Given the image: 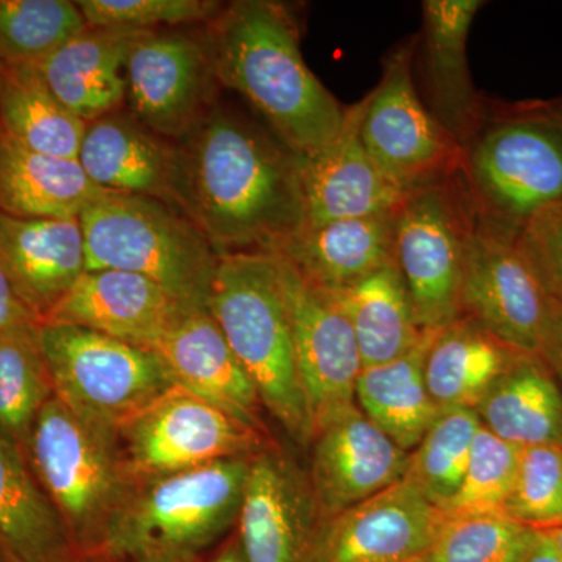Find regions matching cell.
I'll use <instances>...</instances> for the list:
<instances>
[{"instance_id": "cell-23", "label": "cell", "mask_w": 562, "mask_h": 562, "mask_svg": "<svg viewBox=\"0 0 562 562\" xmlns=\"http://www.w3.org/2000/svg\"><path fill=\"white\" fill-rule=\"evenodd\" d=\"M143 33L88 25L32 66L70 113L95 121L127 101L128 55Z\"/></svg>"}, {"instance_id": "cell-22", "label": "cell", "mask_w": 562, "mask_h": 562, "mask_svg": "<svg viewBox=\"0 0 562 562\" xmlns=\"http://www.w3.org/2000/svg\"><path fill=\"white\" fill-rule=\"evenodd\" d=\"M0 268L43 322L87 271L79 217L22 220L0 213Z\"/></svg>"}, {"instance_id": "cell-14", "label": "cell", "mask_w": 562, "mask_h": 562, "mask_svg": "<svg viewBox=\"0 0 562 562\" xmlns=\"http://www.w3.org/2000/svg\"><path fill=\"white\" fill-rule=\"evenodd\" d=\"M214 80L209 44L181 33L144 32L127 60L133 117L161 138H183L210 113Z\"/></svg>"}, {"instance_id": "cell-40", "label": "cell", "mask_w": 562, "mask_h": 562, "mask_svg": "<svg viewBox=\"0 0 562 562\" xmlns=\"http://www.w3.org/2000/svg\"><path fill=\"white\" fill-rule=\"evenodd\" d=\"M517 244L543 286L562 295V201L532 214L517 233Z\"/></svg>"}, {"instance_id": "cell-41", "label": "cell", "mask_w": 562, "mask_h": 562, "mask_svg": "<svg viewBox=\"0 0 562 562\" xmlns=\"http://www.w3.org/2000/svg\"><path fill=\"white\" fill-rule=\"evenodd\" d=\"M27 324H40V321L21 301L9 277L0 268V335Z\"/></svg>"}, {"instance_id": "cell-19", "label": "cell", "mask_w": 562, "mask_h": 562, "mask_svg": "<svg viewBox=\"0 0 562 562\" xmlns=\"http://www.w3.org/2000/svg\"><path fill=\"white\" fill-rule=\"evenodd\" d=\"M77 160L103 191L184 210L180 151L133 116L117 111L87 122Z\"/></svg>"}, {"instance_id": "cell-29", "label": "cell", "mask_w": 562, "mask_h": 562, "mask_svg": "<svg viewBox=\"0 0 562 562\" xmlns=\"http://www.w3.org/2000/svg\"><path fill=\"white\" fill-rule=\"evenodd\" d=\"M436 331L397 360L362 369L355 387V402L405 452H413L441 409L425 382V358Z\"/></svg>"}, {"instance_id": "cell-24", "label": "cell", "mask_w": 562, "mask_h": 562, "mask_svg": "<svg viewBox=\"0 0 562 562\" xmlns=\"http://www.w3.org/2000/svg\"><path fill=\"white\" fill-rule=\"evenodd\" d=\"M395 214L302 227L273 255L322 290H347L395 262Z\"/></svg>"}, {"instance_id": "cell-25", "label": "cell", "mask_w": 562, "mask_h": 562, "mask_svg": "<svg viewBox=\"0 0 562 562\" xmlns=\"http://www.w3.org/2000/svg\"><path fill=\"white\" fill-rule=\"evenodd\" d=\"M0 550L7 562H72L77 554L24 449L0 432Z\"/></svg>"}, {"instance_id": "cell-36", "label": "cell", "mask_w": 562, "mask_h": 562, "mask_svg": "<svg viewBox=\"0 0 562 562\" xmlns=\"http://www.w3.org/2000/svg\"><path fill=\"white\" fill-rule=\"evenodd\" d=\"M522 447L503 441L483 425L473 441L460 490L442 508L447 519L505 512Z\"/></svg>"}, {"instance_id": "cell-21", "label": "cell", "mask_w": 562, "mask_h": 562, "mask_svg": "<svg viewBox=\"0 0 562 562\" xmlns=\"http://www.w3.org/2000/svg\"><path fill=\"white\" fill-rule=\"evenodd\" d=\"M176 386L265 431L262 403L209 308L192 306L151 349Z\"/></svg>"}, {"instance_id": "cell-13", "label": "cell", "mask_w": 562, "mask_h": 562, "mask_svg": "<svg viewBox=\"0 0 562 562\" xmlns=\"http://www.w3.org/2000/svg\"><path fill=\"white\" fill-rule=\"evenodd\" d=\"M273 258L290 310L295 358L314 431L321 422L355 403L362 371L360 351L335 294L303 279L279 255Z\"/></svg>"}, {"instance_id": "cell-38", "label": "cell", "mask_w": 562, "mask_h": 562, "mask_svg": "<svg viewBox=\"0 0 562 562\" xmlns=\"http://www.w3.org/2000/svg\"><path fill=\"white\" fill-rule=\"evenodd\" d=\"M506 516L535 530L562 525V449L524 447Z\"/></svg>"}, {"instance_id": "cell-1", "label": "cell", "mask_w": 562, "mask_h": 562, "mask_svg": "<svg viewBox=\"0 0 562 562\" xmlns=\"http://www.w3.org/2000/svg\"><path fill=\"white\" fill-rule=\"evenodd\" d=\"M181 154L184 211L221 257L273 254L305 224L301 161L244 117L216 110Z\"/></svg>"}, {"instance_id": "cell-4", "label": "cell", "mask_w": 562, "mask_h": 562, "mask_svg": "<svg viewBox=\"0 0 562 562\" xmlns=\"http://www.w3.org/2000/svg\"><path fill=\"white\" fill-rule=\"evenodd\" d=\"M251 458L133 482L102 552L127 562H202L235 530Z\"/></svg>"}, {"instance_id": "cell-11", "label": "cell", "mask_w": 562, "mask_h": 562, "mask_svg": "<svg viewBox=\"0 0 562 562\" xmlns=\"http://www.w3.org/2000/svg\"><path fill=\"white\" fill-rule=\"evenodd\" d=\"M412 50L392 55L362 101L360 138L380 171L405 194L443 183L464 162L461 143L425 109L413 81Z\"/></svg>"}, {"instance_id": "cell-6", "label": "cell", "mask_w": 562, "mask_h": 562, "mask_svg": "<svg viewBox=\"0 0 562 562\" xmlns=\"http://www.w3.org/2000/svg\"><path fill=\"white\" fill-rule=\"evenodd\" d=\"M24 452L77 557L101 553L133 484L116 443L91 430L54 397L36 417Z\"/></svg>"}, {"instance_id": "cell-17", "label": "cell", "mask_w": 562, "mask_h": 562, "mask_svg": "<svg viewBox=\"0 0 562 562\" xmlns=\"http://www.w3.org/2000/svg\"><path fill=\"white\" fill-rule=\"evenodd\" d=\"M447 517L412 483L387 487L321 524L312 562H409L424 557Z\"/></svg>"}, {"instance_id": "cell-49", "label": "cell", "mask_w": 562, "mask_h": 562, "mask_svg": "<svg viewBox=\"0 0 562 562\" xmlns=\"http://www.w3.org/2000/svg\"><path fill=\"white\" fill-rule=\"evenodd\" d=\"M561 117H562V113H561Z\"/></svg>"}, {"instance_id": "cell-37", "label": "cell", "mask_w": 562, "mask_h": 562, "mask_svg": "<svg viewBox=\"0 0 562 562\" xmlns=\"http://www.w3.org/2000/svg\"><path fill=\"white\" fill-rule=\"evenodd\" d=\"M532 531L502 513L452 517L424 558L427 562H517Z\"/></svg>"}, {"instance_id": "cell-27", "label": "cell", "mask_w": 562, "mask_h": 562, "mask_svg": "<svg viewBox=\"0 0 562 562\" xmlns=\"http://www.w3.org/2000/svg\"><path fill=\"white\" fill-rule=\"evenodd\" d=\"M503 441L562 449V387L542 358L516 355L475 408Z\"/></svg>"}, {"instance_id": "cell-10", "label": "cell", "mask_w": 562, "mask_h": 562, "mask_svg": "<svg viewBox=\"0 0 562 562\" xmlns=\"http://www.w3.org/2000/svg\"><path fill=\"white\" fill-rule=\"evenodd\" d=\"M464 165L480 213L519 232L532 214L562 201L561 114L497 122L479 136Z\"/></svg>"}, {"instance_id": "cell-3", "label": "cell", "mask_w": 562, "mask_h": 562, "mask_svg": "<svg viewBox=\"0 0 562 562\" xmlns=\"http://www.w3.org/2000/svg\"><path fill=\"white\" fill-rule=\"evenodd\" d=\"M206 308L254 383L262 408L295 442L310 446L312 417L273 255L241 251L221 257Z\"/></svg>"}, {"instance_id": "cell-42", "label": "cell", "mask_w": 562, "mask_h": 562, "mask_svg": "<svg viewBox=\"0 0 562 562\" xmlns=\"http://www.w3.org/2000/svg\"><path fill=\"white\" fill-rule=\"evenodd\" d=\"M539 358H542L558 382L562 384V295L560 297L553 295L552 312H550Z\"/></svg>"}, {"instance_id": "cell-46", "label": "cell", "mask_w": 562, "mask_h": 562, "mask_svg": "<svg viewBox=\"0 0 562 562\" xmlns=\"http://www.w3.org/2000/svg\"><path fill=\"white\" fill-rule=\"evenodd\" d=\"M547 532L550 539H552L553 546L557 547L558 552H560L562 557V525H558V527L547 528L543 530Z\"/></svg>"}, {"instance_id": "cell-26", "label": "cell", "mask_w": 562, "mask_h": 562, "mask_svg": "<svg viewBox=\"0 0 562 562\" xmlns=\"http://www.w3.org/2000/svg\"><path fill=\"white\" fill-rule=\"evenodd\" d=\"M106 194L79 160L27 149L0 132V213L22 220H74Z\"/></svg>"}, {"instance_id": "cell-28", "label": "cell", "mask_w": 562, "mask_h": 562, "mask_svg": "<svg viewBox=\"0 0 562 562\" xmlns=\"http://www.w3.org/2000/svg\"><path fill=\"white\" fill-rule=\"evenodd\" d=\"M479 0H428L424 3L428 76L438 120L462 143L479 120L475 91L469 76V31L482 9Z\"/></svg>"}, {"instance_id": "cell-47", "label": "cell", "mask_w": 562, "mask_h": 562, "mask_svg": "<svg viewBox=\"0 0 562 562\" xmlns=\"http://www.w3.org/2000/svg\"><path fill=\"white\" fill-rule=\"evenodd\" d=\"M409 562H427V561H425V558L422 557V558H417V560L409 561Z\"/></svg>"}, {"instance_id": "cell-33", "label": "cell", "mask_w": 562, "mask_h": 562, "mask_svg": "<svg viewBox=\"0 0 562 562\" xmlns=\"http://www.w3.org/2000/svg\"><path fill=\"white\" fill-rule=\"evenodd\" d=\"M38 324L0 335V432L24 449L36 417L54 398Z\"/></svg>"}, {"instance_id": "cell-31", "label": "cell", "mask_w": 562, "mask_h": 562, "mask_svg": "<svg viewBox=\"0 0 562 562\" xmlns=\"http://www.w3.org/2000/svg\"><path fill=\"white\" fill-rule=\"evenodd\" d=\"M349 317L362 369L397 360L424 339L395 262L342 291H330Z\"/></svg>"}, {"instance_id": "cell-18", "label": "cell", "mask_w": 562, "mask_h": 562, "mask_svg": "<svg viewBox=\"0 0 562 562\" xmlns=\"http://www.w3.org/2000/svg\"><path fill=\"white\" fill-rule=\"evenodd\" d=\"M190 308L147 277L99 269L81 273L43 322L77 325L151 351Z\"/></svg>"}, {"instance_id": "cell-9", "label": "cell", "mask_w": 562, "mask_h": 562, "mask_svg": "<svg viewBox=\"0 0 562 562\" xmlns=\"http://www.w3.org/2000/svg\"><path fill=\"white\" fill-rule=\"evenodd\" d=\"M517 233L471 211L462 266V316L508 349L539 357L553 295L520 250Z\"/></svg>"}, {"instance_id": "cell-2", "label": "cell", "mask_w": 562, "mask_h": 562, "mask_svg": "<svg viewBox=\"0 0 562 562\" xmlns=\"http://www.w3.org/2000/svg\"><path fill=\"white\" fill-rule=\"evenodd\" d=\"M214 20L209 46L216 79L260 111L302 160L327 149L341 133L347 110L306 65L286 10L244 0Z\"/></svg>"}, {"instance_id": "cell-45", "label": "cell", "mask_w": 562, "mask_h": 562, "mask_svg": "<svg viewBox=\"0 0 562 562\" xmlns=\"http://www.w3.org/2000/svg\"><path fill=\"white\" fill-rule=\"evenodd\" d=\"M72 562H127L124 560H121V558L113 557V554L110 553H94V554H87V557H77L76 560Z\"/></svg>"}, {"instance_id": "cell-15", "label": "cell", "mask_w": 562, "mask_h": 562, "mask_svg": "<svg viewBox=\"0 0 562 562\" xmlns=\"http://www.w3.org/2000/svg\"><path fill=\"white\" fill-rule=\"evenodd\" d=\"M308 472L322 522L401 483L409 453L391 441L357 402L313 431Z\"/></svg>"}, {"instance_id": "cell-8", "label": "cell", "mask_w": 562, "mask_h": 562, "mask_svg": "<svg viewBox=\"0 0 562 562\" xmlns=\"http://www.w3.org/2000/svg\"><path fill=\"white\" fill-rule=\"evenodd\" d=\"M117 453L132 482L194 471L265 450V431L180 386L151 402L117 432Z\"/></svg>"}, {"instance_id": "cell-12", "label": "cell", "mask_w": 562, "mask_h": 562, "mask_svg": "<svg viewBox=\"0 0 562 562\" xmlns=\"http://www.w3.org/2000/svg\"><path fill=\"white\" fill-rule=\"evenodd\" d=\"M469 216L446 183L406 195L395 214L394 261L422 330H441L462 317Z\"/></svg>"}, {"instance_id": "cell-35", "label": "cell", "mask_w": 562, "mask_h": 562, "mask_svg": "<svg viewBox=\"0 0 562 562\" xmlns=\"http://www.w3.org/2000/svg\"><path fill=\"white\" fill-rule=\"evenodd\" d=\"M87 27L69 0H0V61L35 65Z\"/></svg>"}, {"instance_id": "cell-44", "label": "cell", "mask_w": 562, "mask_h": 562, "mask_svg": "<svg viewBox=\"0 0 562 562\" xmlns=\"http://www.w3.org/2000/svg\"><path fill=\"white\" fill-rule=\"evenodd\" d=\"M202 562H246L244 558L241 543L235 530L232 535L221 542Z\"/></svg>"}, {"instance_id": "cell-48", "label": "cell", "mask_w": 562, "mask_h": 562, "mask_svg": "<svg viewBox=\"0 0 562 562\" xmlns=\"http://www.w3.org/2000/svg\"><path fill=\"white\" fill-rule=\"evenodd\" d=\"M0 562H7L5 557H3L2 550H0Z\"/></svg>"}, {"instance_id": "cell-20", "label": "cell", "mask_w": 562, "mask_h": 562, "mask_svg": "<svg viewBox=\"0 0 562 562\" xmlns=\"http://www.w3.org/2000/svg\"><path fill=\"white\" fill-rule=\"evenodd\" d=\"M361 111L362 102L347 110L338 138L301 161L303 227L392 213L408 195L387 180L362 146Z\"/></svg>"}, {"instance_id": "cell-7", "label": "cell", "mask_w": 562, "mask_h": 562, "mask_svg": "<svg viewBox=\"0 0 562 562\" xmlns=\"http://www.w3.org/2000/svg\"><path fill=\"white\" fill-rule=\"evenodd\" d=\"M38 341L55 398L114 443L128 420L176 386L154 351L102 333L40 322Z\"/></svg>"}, {"instance_id": "cell-5", "label": "cell", "mask_w": 562, "mask_h": 562, "mask_svg": "<svg viewBox=\"0 0 562 562\" xmlns=\"http://www.w3.org/2000/svg\"><path fill=\"white\" fill-rule=\"evenodd\" d=\"M79 220L87 271L138 273L206 308L221 255L191 217L155 199L106 192Z\"/></svg>"}, {"instance_id": "cell-43", "label": "cell", "mask_w": 562, "mask_h": 562, "mask_svg": "<svg viewBox=\"0 0 562 562\" xmlns=\"http://www.w3.org/2000/svg\"><path fill=\"white\" fill-rule=\"evenodd\" d=\"M517 562H562V557L546 531L535 530Z\"/></svg>"}, {"instance_id": "cell-16", "label": "cell", "mask_w": 562, "mask_h": 562, "mask_svg": "<svg viewBox=\"0 0 562 562\" xmlns=\"http://www.w3.org/2000/svg\"><path fill=\"white\" fill-rule=\"evenodd\" d=\"M321 524L308 473L272 447L255 454L235 527L246 562H312Z\"/></svg>"}, {"instance_id": "cell-30", "label": "cell", "mask_w": 562, "mask_h": 562, "mask_svg": "<svg viewBox=\"0 0 562 562\" xmlns=\"http://www.w3.org/2000/svg\"><path fill=\"white\" fill-rule=\"evenodd\" d=\"M517 351L462 316L436 331L425 358V382L439 409H475ZM522 355V353H520Z\"/></svg>"}, {"instance_id": "cell-34", "label": "cell", "mask_w": 562, "mask_h": 562, "mask_svg": "<svg viewBox=\"0 0 562 562\" xmlns=\"http://www.w3.org/2000/svg\"><path fill=\"white\" fill-rule=\"evenodd\" d=\"M480 427L475 409H442L419 446L409 452L403 480L442 509L460 490Z\"/></svg>"}, {"instance_id": "cell-32", "label": "cell", "mask_w": 562, "mask_h": 562, "mask_svg": "<svg viewBox=\"0 0 562 562\" xmlns=\"http://www.w3.org/2000/svg\"><path fill=\"white\" fill-rule=\"evenodd\" d=\"M85 128L32 65L0 61V132L27 149L77 160Z\"/></svg>"}, {"instance_id": "cell-39", "label": "cell", "mask_w": 562, "mask_h": 562, "mask_svg": "<svg viewBox=\"0 0 562 562\" xmlns=\"http://www.w3.org/2000/svg\"><path fill=\"white\" fill-rule=\"evenodd\" d=\"M76 3L90 27L135 32L214 20L222 11L221 3L213 0H80Z\"/></svg>"}]
</instances>
